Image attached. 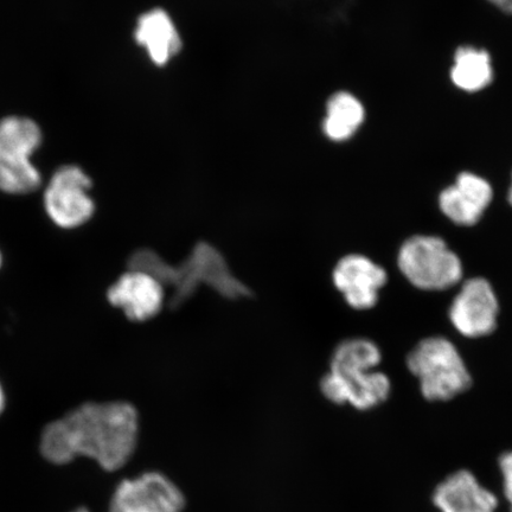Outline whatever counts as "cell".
I'll use <instances>...</instances> for the list:
<instances>
[{"label":"cell","instance_id":"1","mask_svg":"<svg viewBox=\"0 0 512 512\" xmlns=\"http://www.w3.org/2000/svg\"><path fill=\"white\" fill-rule=\"evenodd\" d=\"M138 433L139 416L131 403L88 402L44 428L41 452L56 465L87 457L115 471L132 457Z\"/></svg>","mask_w":512,"mask_h":512},{"label":"cell","instance_id":"2","mask_svg":"<svg viewBox=\"0 0 512 512\" xmlns=\"http://www.w3.org/2000/svg\"><path fill=\"white\" fill-rule=\"evenodd\" d=\"M127 265L130 270L152 274L164 288H171L169 305L172 309L187 303L202 286L210 287L230 300L252 296L251 290L230 270L223 254L209 242H198L188 258L178 265H170L149 248L134 252L128 258Z\"/></svg>","mask_w":512,"mask_h":512},{"label":"cell","instance_id":"3","mask_svg":"<svg viewBox=\"0 0 512 512\" xmlns=\"http://www.w3.org/2000/svg\"><path fill=\"white\" fill-rule=\"evenodd\" d=\"M382 356L370 339L352 338L338 345L332 355L329 374L320 382L325 398L366 411L381 405L390 394V380L376 371Z\"/></svg>","mask_w":512,"mask_h":512},{"label":"cell","instance_id":"4","mask_svg":"<svg viewBox=\"0 0 512 512\" xmlns=\"http://www.w3.org/2000/svg\"><path fill=\"white\" fill-rule=\"evenodd\" d=\"M407 367L420 381L426 400L448 401L471 387L472 377L462 356L444 337L422 339L409 352Z\"/></svg>","mask_w":512,"mask_h":512},{"label":"cell","instance_id":"5","mask_svg":"<svg viewBox=\"0 0 512 512\" xmlns=\"http://www.w3.org/2000/svg\"><path fill=\"white\" fill-rule=\"evenodd\" d=\"M42 144V132L34 120L8 117L0 120V190L25 195L41 187L40 171L31 156Z\"/></svg>","mask_w":512,"mask_h":512},{"label":"cell","instance_id":"6","mask_svg":"<svg viewBox=\"0 0 512 512\" xmlns=\"http://www.w3.org/2000/svg\"><path fill=\"white\" fill-rule=\"evenodd\" d=\"M398 265L413 286L424 291H444L463 279V264L438 236H412L400 248Z\"/></svg>","mask_w":512,"mask_h":512},{"label":"cell","instance_id":"7","mask_svg":"<svg viewBox=\"0 0 512 512\" xmlns=\"http://www.w3.org/2000/svg\"><path fill=\"white\" fill-rule=\"evenodd\" d=\"M92 187V178L79 166L64 165L57 169L43 196L49 219L63 229L83 226L95 213V203L89 194Z\"/></svg>","mask_w":512,"mask_h":512},{"label":"cell","instance_id":"8","mask_svg":"<svg viewBox=\"0 0 512 512\" xmlns=\"http://www.w3.org/2000/svg\"><path fill=\"white\" fill-rule=\"evenodd\" d=\"M499 303L491 284L484 278L466 280L450 307L451 323L460 334L479 338L497 328Z\"/></svg>","mask_w":512,"mask_h":512},{"label":"cell","instance_id":"9","mask_svg":"<svg viewBox=\"0 0 512 512\" xmlns=\"http://www.w3.org/2000/svg\"><path fill=\"white\" fill-rule=\"evenodd\" d=\"M184 497L162 473L124 480L115 490L110 512H181Z\"/></svg>","mask_w":512,"mask_h":512},{"label":"cell","instance_id":"10","mask_svg":"<svg viewBox=\"0 0 512 512\" xmlns=\"http://www.w3.org/2000/svg\"><path fill=\"white\" fill-rule=\"evenodd\" d=\"M165 288L152 274L130 270L108 288L107 300L134 323H143L162 311Z\"/></svg>","mask_w":512,"mask_h":512},{"label":"cell","instance_id":"11","mask_svg":"<svg viewBox=\"0 0 512 512\" xmlns=\"http://www.w3.org/2000/svg\"><path fill=\"white\" fill-rule=\"evenodd\" d=\"M332 278L352 309L363 311L377 304L388 275L384 268L367 256L350 254L338 261Z\"/></svg>","mask_w":512,"mask_h":512},{"label":"cell","instance_id":"12","mask_svg":"<svg viewBox=\"0 0 512 512\" xmlns=\"http://www.w3.org/2000/svg\"><path fill=\"white\" fill-rule=\"evenodd\" d=\"M491 185L484 178L464 172L456 183L439 196V207L447 219L458 226L472 227L488 209L492 201Z\"/></svg>","mask_w":512,"mask_h":512},{"label":"cell","instance_id":"13","mask_svg":"<svg viewBox=\"0 0 512 512\" xmlns=\"http://www.w3.org/2000/svg\"><path fill=\"white\" fill-rule=\"evenodd\" d=\"M133 37L157 67L168 66L183 48L174 19L160 8L146 11L138 18Z\"/></svg>","mask_w":512,"mask_h":512},{"label":"cell","instance_id":"14","mask_svg":"<svg viewBox=\"0 0 512 512\" xmlns=\"http://www.w3.org/2000/svg\"><path fill=\"white\" fill-rule=\"evenodd\" d=\"M434 503L443 512H495L498 501L472 473L460 471L438 486Z\"/></svg>","mask_w":512,"mask_h":512},{"label":"cell","instance_id":"15","mask_svg":"<svg viewBox=\"0 0 512 512\" xmlns=\"http://www.w3.org/2000/svg\"><path fill=\"white\" fill-rule=\"evenodd\" d=\"M363 119V106L354 95L344 92L332 95L323 121L325 136L334 142H344L354 136Z\"/></svg>","mask_w":512,"mask_h":512},{"label":"cell","instance_id":"16","mask_svg":"<svg viewBox=\"0 0 512 512\" xmlns=\"http://www.w3.org/2000/svg\"><path fill=\"white\" fill-rule=\"evenodd\" d=\"M451 78L458 88L477 92L492 80L490 56L483 50L465 47L457 51Z\"/></svg>","mask_w":512,"mask_h":512},{"label":"cell","instance_id":"17","mask_svg":"<svg viewBox=\"0 0 512 512\" xmlns=\"http://www.w3.org/2000/svg\"><path fill=\"white\" fill-rule=\"evenodd\" d=\"M501 470L504 479V491L512 510V452L503 454L501 458Z\"/></svg>","mask_w":512,"mask_h":512},{"label":"cell","instance_id":"18","mask_svg":"<svg viewBox=\"0 0 512 512\" xmlns=\"http://www.w3.org/2000/svg\"><path fill=\"white\" fill-rule=\"evenodd\" d=\"M489 2L494 4L499 10L512 15V0H489Z\"/></svg>","mask_w":512,"mask_h":512},{"label":"cell","instance_id":"19","mask_svg":"<svg viewBox=\"0 0 512 512\" xmlns=\"http://www.w3.org/2000/svg\"><path fill=\"white\" fill-rule=\"evenodd\" d=\"M5 407V394L2 387V383H0V414L3 413Z\"/></svg>","mask_w":512,"mask_h":512},{"label":"cell","instance_id":"20","mask_svg":"<svg viewBox=\"0 0 512 512\" xmlns=\"http://www.w3.org/2000/svg\"><path fill=\"white\" fill-rule=\"evenodd\" d=\"M508 201H509V203H510V204H511V206H512V182H511V187H510V189H509Z\"/></svg>","mask_w":512,"mask_h":512},{"label":"cell","instance_id":"21","mask_svg":"<svg viewBox=\"0 0 512 512\" xmlns=\"http://www.w3.org/2000/svg\"><path fill=\"white\" fill-rule=\"evenodd\" d=\"M73 512H89L86 508H80L78 510H75Z\"/></svg>","mask_w":512,"mask_h":512},{"label":"cell","instance_id":"22","mask_svg":"<svg viewBox=\"0 0 512 512\" xmlns=\"http://www.w3.org/2000/svg\"><path fill=\"white\" fill-rule=\"evenodd\" d=\"M2 262H3V256H2V253H0V267H2Z\"/></svg>","mask_w":512,"mask_h":512}]
</instances>
